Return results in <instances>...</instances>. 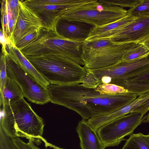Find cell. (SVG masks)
<instances>
[{
  "label": "cell",
  "instance_id": "cell-35",
  "mask_svg": "<svg viewBox=\"0 0 149 149\" xmlns=\"http://www.w3.org/2000/svg\"><path fill=\"white\" fill-rule=\"evenodd\" d=\"M147 120L149 122V113L148 114L147 116Z\"/></svg>",
  "mask_w": 149,
  "mask_h": 149
},
{
  "label": "cell",
  "instance_id": "cell-32",
  "mask_svg": "<svg viewBox=\"0 0 149 149\" xmlns=\"http://www.w3.org/2000/svg\"><path fill=\"white\" fill-rule=\"evenodd\" d=\"M0 43L2 45V54L6 56L8 54L6 49V46L11 43V42L10 38H7L4 36L2 29H0Z\"/></svg>",
  "mask_w": 149,
  "mask_h": 149
},
{
  "label": "cell",
  "instance_id": "cell-21",
  "mask_svg": "<svg viewBox=\"0 0 149 149\" xmlns=\"http://www.w3.org/2000/svg\"><path fill=\"white\" fill-rule=\"evenodd\" d=\"M149 53V50L146 47L142 44L138 43L120 62L128 61L134 60L148 55Z\"/></svg>",
  "mask_w": 149,
  "mask_h": 149
},
{
  "label": "cell",
  "instance_id": "cell-7",
  "mask_svg": "<svg viewBox=\"0 0 149 149\" xmlns=\"http://www.w3.org/2000/svg\"><path fill=\"white\" fill-rule=\"evenodd\" d=\"M143 116L131 112L99 128L97 133L105 147L117 146L125 136L132 135L141 123Z\"/></svg>",
  "mask_w": 149,
  "mask_h": 149
},
{
  "label": "cell",
  "instance_id": "cell-20",
  "mask_svg": "<svg viewBox=\"0 0 149 149\" xmlns=\"http://www.w3.org/2000/svg\"><path fill=\"white\" fill-rule=\"evenodd\" d=\"M100 93L105 95H113L129 92L123 87L111 84L100 85L95 88Z\"/></svg>",
  "mask_w": 149,
  "mask_h": 149
},
{
  "label": "cell",
  "instance_id": "cell-8",
  "mask_svg": "<svg viewBox=\"0 0 149 149\" xmlns=\"http://www.w3.org/2000/svg\"><path fill=\"white\" fill-rule=\"evenodd\" d=\"M149 71V55L128 61L120 62L98 69L99 78L109 77L110 84L121 86L124 81L139 76Z\"/></svg>",
  "mask_w": 149,
  "mask_h": 149
},
{
  "label": "cell",
  "instance_id": "cell-4",
  "mask_svg": "<svg viewBox=\"0 0 149 149\" xmlns=\"http://www.w3.org/2000/svg\"><path fill=\"white\" fill-rule=\"evenodd\" d=\"M137 44L119 43L107 39L84 41L83 46L84 67L95 69L114 65L122 61Z\"/></svg>",
  "mask_w": 149,
  "mask_h": 149
},
{
  "label": "cell",
  "instance_id": "cell-3",
  "mask_svg": "<svg viewBox=\"0 0 149 149\" xmlns=\"http://www.w3.org/2000/svg\"><path fill=\"white\" fill-rule=\"evenodd\" d=\"M84 42L61 37L56 30L48 31L42 28L38 38L20 51L26 57L55 60L67 58L84 65Z\"/></svg>",
  "mask_w": 149,
  "mask_h": 149
},
{
  "label": "cell",
  "instance_id": "cell-14",
  "mask_svg": "<svg viewBox=\"0 0 149 149\" xmlns=\"http://www.w3.org/2000/svg\"><path fill=\"white\" fill-rule=\"evenodd\" d=\"M134 100L111 113L92 118L91 125L96 130L100 127L130 113L149 98V91L138 96Z\"/></svg>",
  "mask_w": 149,
  "mask_h": 149
},
{
  "label": "cell",
  "instance_id": "cell-25",
  "mask_svg": "<svg viewBox=\"0 0 149 149\" xmlns=\"http://www.w3.org/2000/svg\"><path fill=\"white\" fill-rule=\"evenodd\" d=\"M41 29H39L26 35L21 39L15 46L20 50L34 41L39 37Z\"/></svg>",
  "mask_w": 149,
  "mask_h": 149
},
{
  "label": "cell",
  "instance_id": "cell-36",
  "mask_svg": "<svg viewBox=\"0 0 149 149\" xmlns=\"http://www.w3.org/2000/svg\"><path fill=\"white\" fill-rule=\"evenodd\" d=\"M148 55H149V53H148Z\"/></svg>",
  "mask_w": 149,
  "mask_h": 149
},
{
  "label": "cell",
  "instance_id": "cell-19",
  "mask_svg": "<svg viewBox=\"0 0 149 149\" xmlns=\"http://www.w3.org/2000/svg\"><path fill=\"white\" fill-rule=\"evenodd\" d=\"M121 149H149V134H132Z\"/></svg>",
  "mask_w": 149,
  "mask_h": 149
},
{
  "label": "cell",
  "instance_id": "cell-6",
  "mask_svg": "<svg viewBox=\"0 0 149 149\" xmlns=\"http://www.w3.org/2000/svg\"><path fill=\"white\" fill-rule=\"evenodd\" d=\"M7 76L14 80L21 88L24 97L36 104L42 105L50 102L48 91L22 67L6 56Z\"/></svg>",
  "mask_w": 149,
  "mask_h": 149
},
{
  "label": "cell",
  "instance_id": "cell-31",
  "mask_svg": "<svg viewBox=\"0 0 149 149\" xmlns=\"http://www.w3.org/2000/svg\"><path fill=\"white\" fill-rule=\"evenodd\" d=\"M77 0H31L33 3L39 5L47 4L61 5L72 3Z\"/></svg>",
  "mask_w": 149,
  "mask_h": 149
},
{
  "label": "cell",
  "instance_id": "cell-11",
  "mask_svg": "<svg viewBox=\"0 0 149 149\" xmlns=\"http://www.w3.org/2000/svg\"><path fill=\"white\" fill-rule=\"evenodd\" d=\"M23 2L31 8L42 21V29L48 31H54L58 21L60 19V11L62 9L77 7L89 3L92 0H77L74 3L61 5H41L35 3L31 0H22Z\"/></svg>",
  "mask_w": 149,
  "mask_h": 149
},
{
  "label": "cell",
  "instance_id": "cell-12",
  "mask_svg": "<svg viewBox=\"0 0 149 149\" xmlns=\"http://www.w3.org/2000/svg\"><path fill=\"white\" fill-rule=\"evenodd\" d=\"M20 10L12 37L11 43L15 45L26 35L43 28L42 21L31 8L19 0Z\"/></svg>",
  "mask_w": 149,
  "mask_h": 149
},
{
  "label": "cell",
  "instance_id": "cell-9",
  "mask_svg": "<svg viewBox=\"0 0 149 149\" xmlns=\"http://www.w3.org/2000/svg\"><path fill=\"white\" fill-rule=\"evenodd\" d=\"M89 3L65 11L60 15V19L79 21L98 27L115 22L127 15V13L100 11L91 7Z\"/></svg>",
  "mask_w": 149,
  "mask_h": 149
},
{
  "label": "cell",
  "instance_id": "cell-22",
  "mask_svg": "<svg viewBox=\"0 0 149 149\" xmlns=\"http://www.w3.org/2000/svg\"><path fill=\"white\" fill-rule=\"evenodd\" d=\"M127 14L135 17L149 15V0H140L135 7L127 10Z\"/></svg>",
  "mask_w": 149,
  "mask_h": 149
},
{
  "label": "cell",
  "instance_id": "cell-29",
  "mask_svg": "<svg viewBox=\"0 0 149 149\" xmlns=\"http://www.w3.org/2000/svg\"><path fill=\"white\" fill-rule=\"evenodd\" d=\"M0 149H17L13 143L12 139L5 134L0 136Z\"/></svg>",
  "mask_w": 149,
  "mask_h": 149
},
{
  "label": "cell",
  "instance_id": "cell-34",
  "mask_svg": "<svg viewBox=\"0 0 149 149\" xmlns=\"http://www.w3.org/2000/svg\"><path fill=\"white\" fill-rule=\"evenodd\" d=\"M139 43L143 45L149 50V36Z\"/></svg>",
  "mask_w": 149,
  "mask_h": 149
},
{
  "label": "cell",
  "instance_id": "cell-26",
  "mask_svg": "<svg viewBox=\"0 0 149 149\" xmlns=\"http://www.w3.org/2000/svg\"><path fill=\"white\" fill-rule=\"evenodd\" d=\"M122 87L138 96L149 91V84H125Z\"/></svg>",
  "mask_w": 149,
  "mask_h": 149
},
{
  "label": "cell",
  "instance_id": "cell-16",
  "mask_svg": "<svg viewBox=\"0 0 149 149\" xmlns=\"http://www.w3.org/2000/svg\"><path fill=\"white\" fill-rule=\"evenodd\" d=\"M6 49L8 53L7 56L22 67L42 85L47 87L50 83L38 72L19 49L11 43L6 46Z\"/></svg>",
  "mask_w": 149,
  "mask_h": 149
},
{
  "label": "cell",
  "instance_id": "cell-2",
  "mask_svg": "<svg viewBox=\"0 0 149 149\" xmlns=\"http://www.w3.org/2000/svg\"><path fill=\"white\" fill-rule=\"evenodd\" d=\"M0 127L11 138L25 137L42 140L46 147H58L48 143L42 137L44 124L43 119L22 98L14 102L0 106Z\"/></svg>",
  "mask_w": 149,
  "mask_h": 149
},
{
  "label": "cell",
  "instance_id": "cell-24",
  "mask_svg": "<svg viewBox=\"0 0 149 149\" xmlns=\"http://www.w3.org/2000/svg\"><path fill=\"white\" fill-rule=\"evenodd\" d=\"M100 3L113 5L123 7H129L130 8L135 7L140 1V0H99Z\"/></svg>",
  "mask_w": 149,
  "mask_h": 149
},
{
  "label": "cell",
  "instance_id": "cell-27",
  "mask_svg": "<svg viewBox=\"0 0 149 149\" xmlns=\"http://www.w3.org/2000/svg\"><path fill=\"white\" fill-rule=\"evenodd\" d=\"M13 143L17 149H40L34 144V140L32 138L29 139V142H24L19 137L12 138Z\"/></svg>",
  "mask_w": 149,
  "mask_h": 149
},
{
  "label": "cell",
  "instance_id": "cell-5",
  "mask_svg": "<svg viewBox=\"0 0 149 149\" xmlns=\"http://www.w3.org/2000/svg\"><path fill=\"white\" fill-rule=\"evenodd\" d=\"M26 57L50 84L65 85L81 83L86 75L84 67L68 59L54 60Z\"/></svg>",
  "mask_w": 149,
  "mask_h": 149
},
{
  "label": "cell",
  "instance_id": "cell-33",
  "mask_svg": "<svg viewBox=\"0 0 149 149\" xmlns=\"http://www.w3.org/2000/svg\"><path fill=\"white\" fill-rule=\"evenodd\" d=\"M149 110V98L134 109L132 112L138 113L144 115Z\"/></svg>",
  "mask_w": 149,
  "mask_h": 149
},
{
  "label": "cell",
  "instance_id": "cell-18",
  "mask_svg": "<svg viewBox=\"0 0 149 149\" xmlns=\"http://www.w3.org/2000/svg\"><path fill=\"white\" fill-rule=\"evenodd\" d=\"M0 94V106L13 103L24 97L19 85L14 80L8 77Z\"/></svg>",
  "mask_w": 149,
  "mask_h": 149
},
{
  "label": "cell",
  "instance_id": "cell-23",
  "mask_svg": "<svg viewBox=\"0 0 149 149\" xmlns=\"http://www.w3.org/2000/svg\"><path fill=\"white\" fill-rule=\"evenodd\" d=\"M1 22L2 29L4 36L7 38H10L7 0L1 1Z\"/></svg>",
  "mask_w": 149,
  "mask_h": 149
},
{
  "label": "cell",
  "instance_id": "cell-30",
  "mask_svg": "<svg viewBox=\"0 0 149 149\" xmlns=\"http://www.w3.org/2000/svg\"><path fill=\"white\" fill-rule=\"evenodd\" d=\"M149 84V71L139 76L124 81L121 86L125 84Z\"/></svg>",
  "mask_w": 149,
  "mask_h": 149
},
{
  "label": "cell",
  "instance_id": "cell-17",
  "mask_svg": "<svg viewBox=\"0 0 149 149\" xmlns=\"http://www.w3.org/2000/svg\"><path fill=\"white\" fill-rule=\"evenodd\" d=\"M137 17L127 14L124 17L115 22L103 26L94 27L85 41H94L103 34L131 23Z\"/></svg>",
  "mask_w": 149,
  "mask_h": 149
},
{
  "label": "cell",
  "instance_id": "cell-28",
  "mask_svg": "<svg viewBox=\"0 0 149 149\" xmlns=\"http://www.w3.org/2000/svg\"><path fill=\"white\" fill-rule=\"evenodd\" d=\"M6 56L1 54L0 57V91L3 89L7 78L6 68Z\"/></svg>",
  "mask_w": 149,
  "mask_h": 149
},
{
  "label": "cell",
  "instance_id": "cell-10",
  "mask_svg": "<svg viewBox=\"0 0 149 149\" xmlns=\"http://www.w3.org/2000/svg\"><path fill=\"white\" fill-rule=\"evenodd\" d=\"M149 36V15L137 17L131 23L103 34L97 40L107 39L119 43L138 44Z\"/></svg>",
  "mask_w": 149,
  "mask_h": 149
},
{
  "label": "cell",
  "instance_id": "cell-1",
  "mask_svg": "<svg viewBox=\"0 0 149 149\" xmlns=\"http://www.w3.org/2000/svg\"><path fill=\"white\" fill-rule=\"evenodd\" d=\"M50 102L71 109L86 120L111 113L132 102L138 95L129 92L107 95L81 83L61 85L50 84L47 87Z\"/></svg>",
  "mask_w": 149,
  "mask_h": 149
},
{
  "label": "cell",
  "instance_id": "cell-15",
  "mask_svg": "<svg viewBox=\"0 0 149 149\" xmlns=\"http://www.w3.org/2000/svg\"><path fill=\"white\" fill-rule=\"evenodd\" d=\"M80 140L81 149H104L105 147L97 132L89 124L88 120L82 119L76 128Z\"/></svg>",
  "mask_w": 149,
  "mask_h": 149
},
{
  "label": "cell",
  "instance_id": "cell-13",
  "mask_svg": "<svg viewBox=\"0 0 149 149\" xmlns=\"http://www.w3.org/2000/svg\"><path fill=\"white\" fill-rule=\"evenodd\" d=\"M94 26L79 21L60 19L56 30L60 36L73 41L84 42Z\"/></svg>",
  "mask_w": 149,
  "mask_h": 149
}]
</instances>
